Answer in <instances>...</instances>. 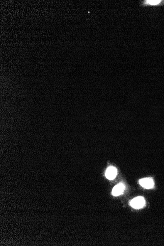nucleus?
I'll list each match as a JSON object with an SVG mask.
<instances>
[{"label": "nucleus", "mask_w": 164, "mask_h": 246, "mask_svg": "<svg viewBox=\"0 0 164 246\" xmlns=\"http://www.w3.org/2000/svg\"><path fill=\"white\" fill-rule=\"evenodd\" d=\"M146 203L145 198L143 197H138L133 199L130 202L131 206L135 209H140L143 207Z\"/></svg>", "instance_id": "obj_1"}, {"label": "nucleus", "mask_w": 164, "mask_h": 246, "mask_svg": "<svg viewBox=\"0 0 164 246\" xmlns=\"http://www.w3.org/2000/svg\"><path fill=\"white\" fill-rule=\"evenodd\" d=\"M140 184L143 187L146 189H149L152 188L154 186V183L153 180L151 178H146L142 179L140 180Z\"/></svg>", "instance_id": "obj_2"}, {"label": "nucleus", "mask_w": 164, "mask_h": 246, "mask_svg": "<svg viewBox=\"0 0 164 246\" xmlns=\"http://www.w3.org/2000/svg\"><path fill=\"white\" fill-rule=\"evenodd\" d=\"M117 170L114 167H109L106 171V176L107 178L110 180H113L116 177L117 175Z\"/></svg>", "instance_id": "obj_3"}, {"label": "nucleus", "mask_w": 164, "mask_h": 246, "mask_svg": "<svg viewBox=\"0 0 164 246\" xmlns=\"http://www.w3.org/2000/svg\"><path fill=\"white\" fill-rule=\"evenodd\" d=\"M125 189V186L122 183H119V184L114 186L112 191V194L114 196H118L121 195L124 192Z\"/></svg>", "instance_id": "obj_4"}, {"label": "nucleus", "mask_w": 164, "mask_h": 246, "mask_svg": "<svg viewBox=\"0 0 164 246\" xmlns=\"http://www.w3.org/2000/svg\"><path fill=\"white\" fill-rule=\"evenodd\" d=\"M163 2V1H159V0H157V1H154V0H153V1H144V5L156 6V5H160Z\"/></svg>", "instance_id": "obj_5"}]
</instances>
